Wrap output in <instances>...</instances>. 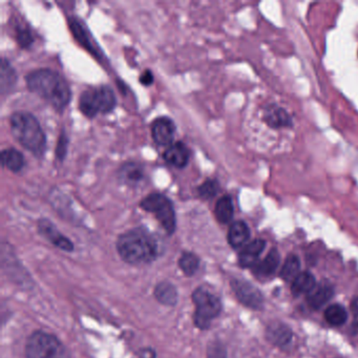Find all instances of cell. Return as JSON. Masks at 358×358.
Returning a JSON list of instances; mask_svg holds the SVG:
<instances>
[{"label": "cell", "mask_w": 358, "mask_h": 358, "mask_svg": "<svg viewBox=\"0 0 358 358\" xmlns=\"http://www.w3.org/2000/svg\"><path fill=\"white\" fill-rule=\"evenodd\" d=\"M69 139L64 131H62L59 138H58L57 145H56L55 155L58 160L64 161L68 152Z\"/></svg>", "instance_id": "cell-30"}, {"label": "cell", "mask_w": 358, "mask_h": 358, "mask_svg": "<svg viewBox=\"0 0 358 358\" xmlns=\"http://www.w3.org/2000/svg\"><path fill=\"white\" fill-rule=\"evenodd\" d=\"M278 265H280V253L276 249H272L261 263L255 266L257 268L255 271L259 275L269 276L275 272Z\"/></svg>", "instance_id": "cell-24"}, {"label": "cell", "mask_w": 358, "mask_h": 358, "mask_svg": "<svg viewBox=\"0 0 358 358\" xmlns=\"http://www.w3.org/2000/svg\"><path fill=\"white\" fill-rule=\"evenodd\" d=\"M145 178V169L143 165L133 161L124 163L118 171V179L120 180L121 183L131 187L142 185Z\"/></svg>", "instance_id": "cell-11"}, {"label": "cell", "mask_w": 358, "mask_h": 358, "mask_svg": "<svg viewBox=\"0 0 358 358\" xmlns=\"http://www.w3.org/2000/svg\"><path fill=\"white\" fill-rule=\"evenodd\" d=\"M17 73L7 58L1 59L0 64V93L7 95L15 87L17 83Z\"/></svg>", "instance_id": "cell-15"}, {"label": "cell", "mask_w": 358, "mask_h": 358, "mask_svg": "<svg viewBox=\"0 0 358 358\" xmlns=\"http://www.w3.org/2000/svg\"><path fill=\"white\" fill-rule=\"evenodd\" d=\"M152 137L158 145L167 146L173 144L176 133V124L169 117H159L152 121Z\"/></svg>", "instance_id": "cell-9"}, {"label": "cell", "mask_w": 358, "mask_h": 358, "mask_svg": "<svg viewBox=\"0 0 358 358\" xmlns=\"http://www.w3.org/2000/svg\"><path fill=\"white\" fill-rule=\"evenodd\" d=\"M347 310L338 303H334L324 310V320L331 326H341L347 322Z\"/></svg>", "instance_id": "cell-25"}, {"label": "cell", "mask_w": 358, "mask_h": 358, "mask_svg": "<svg viewBox=\"0 0 358 358\" xmlns=\"http://www.w3.org/2000/svg\"><path fill=\"white\" fill-rule=\"evenodd\" d=\"M268 339L280 348L286 347L292 339V332L282 324H272L267 331Z\"/></svg>", "instance_id": "cell-21"}, {"label": "cell", "mask_w": 358, "mask_h": 358, "mask_svg": "<svg viewBox=\"0 0 358 358\" xmlns=\"http://www.w3.org/2000/svg\"><path fill=\"white\" fill-rule=\"evenodd\" d=\"M143 210L152 213L169 234H173L177 227L175 207L171 199L160 192L148 194L140 203Z\"/></svg>", "instance_id": "cell-7"}, {"label": "cell", "mask_w": 358, "mask_h": 358, "mask_svg": "<svg viewBox=\"0 0 358 358\" xmlns=\"http://www.w3.org/2000/svg\"><path fill=\"white\" fill-rule=\"evenodd\" d=\"M139 80L142 85L150 87V85H152V83H154V74H152V72H150V70H146L145 72L142 73Z\"/></svg>", "instance_id": "cell-32"}, {"label": "cell", "mask_w": 358, "mask_h": 358, "mask_svg": "<svg viewBox=\"0 0 358 358\" xmlns=\"http://www.w3.org/2000/svg\"><path fill=\"white\" fill-rule=\"evenodd\" d=\"M117 250L121 259L131 265L152 263L159 255L156 238L145 228H135L119 236Z\"/></svg>", "instance_id": "cell-2"}, {"label": "cell", "mask_w": 358, "mask_h": 358, "mask_svg": "<svg viewBox=\"0 0 358 358\" xmlns=\"http://www.w3.org/2000/svg\"><path fill=\"white\" fill-rule=\"evenodd\" d=\"M190 152L183 142L178 141L169 145L163 154V159L167 164L177 169H184L189 162Z\"/></svg>", "instance_id": "cell-12"}, {"label": "cell", "mask_w": 358, "mask_h": 358, "mask_svg": "<svg viewBox=\"0 0 358 358\" xmlns=\"http://www.w3.org/2000/svg\"><path fill=\"white\" fill-rule=\"evenodd\" d=\"M219 190L220 184L217 180L207 179L206 181L203 182L199 186L196 192H198L200 198L204 199V200H210V199L215 198L217 196Z\"/></svg>", "instance_id": "cell-28"}, {"label": "cell", "mask_w": 358, "mask_h": 358, "mask_svg": "<svg viewBox=\"0 0 358 358\" xmlns=\"http://www.w3.org/2000/svg\"><path fill=\"white\" fill-rule=\"evenodd\" d=\"M231 287L238 301L251 309H262L264 299L259 289L255 288L250 282L243 280H232Z\"/></svg>", "instance_id": "cell-8"}, {"label": "cell", "mask_w": 358, "mask_h": 358, "mask_svg": "<svg viewBox=\"0 0 358 358\" xmlns=\"http://www.w3.org/2000/svg\"><path fill=\"white\" fill-rule=\"evenodd\" d=\"M250 238V230L245 222L236 221L231 224L228 231V242L232 248L244 246Z\"/></svg>", "instance_id": "cell-17"}, {"label": "cell", "mask_w": 358, "mask_h": 358, "mask_svg": "<svg viewBox=\"0 0 358 358\" xmlns=\"http://www.w3.org/2000/svg\"><path fill=\"white\" fill-rule=\"evenodd\" d=\"M316 286L315 278L310 272L299 273L291 285V292L294 296H301L303 294H309L314 287Z\"/></svg>", "instance_id": "cell-19"}, {"label": "cell", "mask_w": 358, "mask_h": 358, "mask_svg": "<svg viewBox=\"0 0 358 358\" xmlns=\"http://www.w3.org/2000/svg\"><path fill=\"white\" fill-rule=\"evenodd\" d=\"M266 243L263 240H255L249 243L243 248L238 255L240 265L244 268L255 267L257 265V259L265 248Z\"/></svg>", "instance_id": "cell-14"}, {"label": "cell", "mask_w": 358, "mask_h": 358, "mask_svg": "<svg viewBox=\"0 0 358 358\" xmlns=\"http://www.w3.org/2000/svg\"><path fill=\"white\" fill-rule=\"evenodd\" d=\"M27 358H70L62 341L50 333L37 331L29 337L26 345Z\"/></svg>", "instance_id": "cell-5"}, {"label": "cell", "mask_w": 358, "mask_h": 358, "mask_svg": "<svg viewBox=\"0 0 358 358\" xmlns=\"http://www.w3.org/2000/svg\"><path fill=\"white\" fill-rule=\"evenodd\" d=\"M11 133L16 141L31 154L41 158L47 148V137L41 123L34 115L16 112L10 118Z\"/></svg>", "instance_id": "cell-3"}, {"label": "cell", "mask_w": 358, "mask_h": 358, "mask_svg": "<svg viewBox=\"0 0 358 358\" xmlns=\"http://www.w3.org/2000/svg\"><path fill=\"white\" fill-rule=\"evenodd\" d=\"M179 266L185 275L192 276L196 273L200 266V259L192 252H184L179 259Z\"/></svg>", "instance_id": "cell-27"}, {"label": "cell", "mask_w": 358, "mask_h": 358, "mask_svg": "<svg viewBox=\"0 0 358 358\" xmlns=\"http://www.w3.org/2000/svg\"><path fill=\"white\" fill-rule=\"evenodd\" d=\"M299 268H301V263H299V257L296 255H289L286 262H285L284 266H282L280 276L286 282H291V280L293 282L299 274Z\"/></svg>", "instance_id": "cell-26"}, {"label": "cell", "mask_w": 358, "mask_h": 358, "mask_svg": "<svg viewBox=\"0 0 358 358\" xmlns=\"http://www.w3.org/2000/svg\"><path fill=\"white\" fill-rule=\"evenodd\" d=\"M116 106V95L108 85L89 87L79 98V110L87 118H95L98 114H110Z\"/></svg>", "instance_id": "cell-4"}, {"label": "cell", "mask_w": 358, "mask_h": 358, "mask_svg": "<svg viewBox=\"0 0 358 358\" xmlns=\"http://www.w3.org/2000/svg\"><path fill=\"white\" fill-rule=\"evenodd\" d=\"M27 85L32 93L47 101L56 110H64L72 98L68 81L56 71L38 69L29 73L26 77Z\"/></svg>", "instance_id": "cell-1"}, {"label": "cell", "mask_w": 358, "mask_h": 358, "mask_svg": "<svg viewBox=\"0 0 358 358\" xmlns=\"http://www.w3.org/2000/svg\"><path fill=\"white\" fill-rule=\"evenodd\" d=\"M155 296L159 303L164 306L173 307L178 303L177 288L169 282H162L157 285L155 289Z\"/></svg>", "instance_id": "cell-20"}, {"label": "cell", "mask_w": 358, "mask_h": 358, "mask_svg": "<svg viewBox=\"0 0 358 358\" xmlns=\"http://www.w3.org/2000/svg\"><path fill=\"white\" fill-rule=\"evenodd\" d=\"M264 120L273 129L289 127L291 124L290 117L288 116L286 110L280 108H275V106H271L266 110Z\"/></svg>", "instance_id": "cell-22"}, {"label": "cell", "mask_w": 358, "mask_h": 358, "mask_svg": "<svg viewBox=\"0 0 358 358\" xmlns=\"http://www.w3.org/2000/svg\"><path fill=\"white\" fill-rule=\"evenodd\" d=\"M234 208L232 199L229 196H223L219 199L215 207V215L221 224H227L234 217Z\"/></svg>", "instance_id": "cell-23"}, {"label": "cell", "mask_w": 358, "mask_h": 358, "mask_svg": "<svg viewBox=\"0 0 358 358\" xmlns=\"http://www.w3.org/2000/svg\"><path fill=\"white\" fill-rule=\"evenodd\" d=\"M38 231L43 238H47L52 244L55 245L56 247L62 249V250H74V244H73L72 241L64 236L49 220H39Z\"/></svg>", "instance_id": "cell-10"}, {"label": "cell", "mask_w": 358, "mask_h": 358, "mask_svg": "<svg viewBox=\"0 0 358 358\" xmlns=\"http://www.w3.org/2000/svg\"><path fill=\"white\" fill-rule=\"evenodd\" d=\"M207 358H227L225 347L220 341H213L209 345Z\"/></svg>", "instance_id": "cell-31"}, {"label": "cell", "mask_w": 358, "mask_h": 358, "mask_svg": "<svg viewBox=\"0 0 358 358\" xmlns=\"http://www.w3.org/2000/svg\"><path fill=\"white\" fill-rule=\"evenodd\" d=\"M192 301L196 305L194 324L200 330H206L210 327L213 320L221 313V301L213 291L205 287H199L194 290L192 293Z\"/></svg>", "instance_id": "cell-6"}, {"label": "cell", "mask_w": 358, "mask_h": 358, "mask_svg": "<svg viewBox=\"0 0 358 358\" xmlns=\"http://www.w3.org/2000/svg\"><path fill=\"white\" fill-rule=\"evenodd\" d=\"M332 295L333 287L328 282H322L308 294L307 301L312 309L318 310L330 301Z\"/></svg>", "instance_id": "cell-16"}, {"label": "cell", "mask_w": 358, "mask_h": 358, "mask_svg": "<svg viewBox=\"0 0 358 358\" xmlns=\"http://www.w3.org/2000/svg\"><path fill=\"white\" fill-rule=\"evenodd\" d=\"M16 38H17L18 45L22 49H29L34 43L32 33L27 27L18 26L16 28Z\"/></svg>", "instance_id": "cell-29"}, {"label": "cell", "mask_w": 358, "mask_h": 358, "mask_svg": "<svg viewBox=\"0 0 358 358\" xmlns=\"http://www.w3.org/2000/svg\"><path fill=\"white\" fill-rule=\"evenodd\" d=\"M351 309L352 312L354 313V315H358V296L355 297L354 301H352Z\"/></svg>", "instance_id": "cell-34"}, {"label": "cell", "mask_w": 358, "mask_h": 358, "mask_svg": "<svg viewBox=\"0 0 358 358\" xmlns=\"http://www.w3.org/2000/svg\"><path fill=\"white\" fill-rule=\"evenodd\" d=\"M140 358H156V354H155L154 350H143Z\"/></svg>", "instance_id": "cell-33"}, {"label": "cell", "mask_w": 358, "mask_h": 358, "mask_svg": "<svg viewBox=\"0 0 358 358\" xmlns=\"http://www.w3.org/2000/svg\"><path fill=\"white\" fill-rule=\"evenodd\" d=\"M69 24H70V29L75 38L83 45V47L92 52V54H94L96 57L100 58V51H98L93 39L90 36L89 30L85 24H83V22L76 17H71L69 20Z\"/></svg>", "instance_id": "cell-13"}, {"label": "cell", "mask_w": 358, "mask_h": 358, "mask_svg": "<svg viewBox=\"0 0 358 358\" xmlns=\"http://www.w3.org/2000/svg\"><path fill=\"white\" fill-rule=\"evenodd\" d=\"M1 163L3 166L12 173H18L26 165L24 155L16 148H6L1 152Z\"/></svg>", "instance_id": "cell-18"}]
</instances>
